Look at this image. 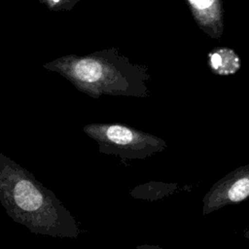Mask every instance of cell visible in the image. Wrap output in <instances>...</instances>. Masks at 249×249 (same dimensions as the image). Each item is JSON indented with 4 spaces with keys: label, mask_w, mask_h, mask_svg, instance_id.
<instances>
[{
    "label": "cell",
    "mask_w": 249,
    "mask_h": 249,
    "mask_svg": "<svg viewBox=\"0 0 249 249\" xmlns=\"http://www.w3.org/2000/svg\"><path fill=\"white\" fill-rule=\"evenodd\" d=\"M0 202L15 222L33 233L77 238L82 232L75 217L53 191L1 152Z\"/></svg>",
    "instance_id": "obj_1"
},
{
    "label": "cell",
    "mask_w": 249,
    "mask_h": 249,
    "mask_svg": "<svg viewBox=\"0 0 249 249\" xmlns=\"http://www.w3.org/2000/svg\"><path fill=\"white\" fill-rule=\"evenodd\" d=\"M92 98L146 95V73L116 47L87 54H66L43 64Z\"/></svg>",
    "instance_id": "obj_2"
},
{
    "label": "cell",
    "mask_w": 249,
    "mask_h": 249,
    "mask_svg": "<svg viewBox=\"0 0 249 249\" xmlns=\"http://www.w3.org/2000/svg\"><path fill=\"white\" fill-rule=\"evenodd\" d=\"M83 131L97 143L100 153L122 160H144L166 148L161 138L122 124H89Z\"/></svg>",
    "instance_id": "obj_3"
},
{
    "label": "cell",
    "mask_w": 249,
    "mask_h": 249,
    "mask_svg": "<svg viewBox=\"0 0 249 249\" xmlns=\"http://www.w3.org/2000/svg\"><path fill=\"white\" fill-rule=\"evenodd\" d=\"M249 198V164L242 165L217 181L202 199V214Z\"/></svg>",
    "instance_id": "obj_4"
},
{
    "label": "cell",
    "mask_w": 249,
    "mask_h": 249,
    "mask_svg": "<svg viewBox=\"0 0 249 249\" xmlns=\"http://www.w3.org/2000/svg\"><path fill=\"white\" fill-rule=\"evenodd\" d=\"M208 65L218 75L235 74L241 66L240 59L234 51L228 48H221L213 51L208 55Z\"/></svg>",
    "instance_id": "obj_5"
},
{
    "label": "cell",
    "mask_w": 249,
    "mask_h": 249,
    "mask_svg": "<svg viewBox=\"0 0 249 249\" xmlns=\"http://www.w3.org/2000/svg\"><path fill=\"white\" fill-rule=\"evenodd\" d=\"M41 5L53 12H66L74 9L81 0H37Z\"/></svg>",
    "instance_id": "obj_6"
},
{
    "label": "cell",
    "mask_w": 249,
    "mask_h": 249,
    "mask_svg": "<svg viewBox=\"0 0 249 249\" xmlns=\"http://www.w3.org/2000/svg\"><path fill=\"white\" fill-rule=\"evenodd\" d=\"M191 5L196 8V10L202 11V10H206L208 8H210L213 3L215 2V0H189Z\"/></svg>",
    "instance_id": "obj_7"
},
{
    "label": "cell",
    "mask_w": 249,
    "mask_h": 249,
    "mask_svg": "<svg viewBox=\"0 0 249 249\" xmlns=\"http://www.w3.org/2000/svg\"><path fill=\"white\" fill-rule=\"evenodd\" d=\"M135 249H162L158 245H151V244H142L138 245Z\"/></svg>",
    "instance_id": "obj_8"
},
{
    "label": "cell",
    "mask_w": 249,
    "mask_h": 249,
    "mask_svg": "<svg viewBox=\"0 0 249 249\" xmlns=\"http://www.w3.org/2000/svg\"><path fill=\"white\" fill-rule=\"evenodd\" d=\"M244 236H245V238L249 241V229H247V230L245 231V232H244Z\"/></svg>",
    "instance_id": "obj_9"
}]
</instances>
